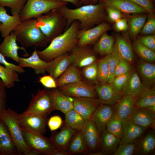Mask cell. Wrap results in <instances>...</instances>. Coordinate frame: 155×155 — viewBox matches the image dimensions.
<instances>
[{
	"label": "cell",
	"instance_id": "6da1fadb",
	"mask_svg": "<svg viewBox=\"0 0 155 155\" xmlns=\"http://www.w3.org/2000/svg\"><path fill=\"white\" fill-rule=\"evenodd\" d=\"M57 9L67 21L64 31L75 20L79 22L80 30H87L103 22L108 21L105 7L100 2L95 5H84L75 9H69L65 6Z\"/></svg>",
	"mask_w": 155,
	"mask_h": 155
},
{
	"label": "cell",
	"instance_id": "7a4b0ae2",
	"mask_svg": "<svg viewBox=\"0 0 155 155\" xmlns=\"http://www.w3.org/2000/svg\"><path fill=\"white\" fill-rule=\"evenodd\" d=\"M79 26L78 20L73 21L64 32L53 39L45 49L37 51L39 57L47 62L60 55L70 52L77 46Z\"/></svg>",
	"mask_w": 155,
	"mask_h": 155
},
{
	"label": "cell",
	"instance_id": "3957f363",
	"mask_svg": "<svg viewBox=\"0 0 155 155\" xmlns=\"http://www.w3.org/2000/svg\"><path fill=\"white\" fill-rule=\"evenodd\" d=\"M13 32L16 36V41L24 47L34 46L42 47L49 43L38 27L35 18L22 21Z\"/></svg>",
	"mask_w": 155,
	"mask_h": 155
},
{
	"label": "cell",
	"instance_id": "277c9868",
	"mask_svg": "<svg viewBox=\"0 0 155 155\" xmlns=\"http://www.w3.org/2000/svg\"><path fill=\"white\" fill-rule=\"evenodd\" d=\"M37 24L49 42L63 33L67 21L57 9H53L36 18Z\"/></svg>",
	"mask_w": 155,
	"mask_h": 155
},
{
	"label": "cell",
	"instance_id": "5b68a950",
	"mask_svg": "<svg viewBox=\"0 0 155 155\" xmlns=\"http://www.w3.org/2000/svg\"><path fill=\"white\" fill-rule=\"evenodd\" d=\"M10 108L0 112V119L7 126L16 147L18 155H31L32 150L26 143L20 126L16 117V113Z\"/></svg>",
	"mask_w": 155,
	"mask_h": 155
},
{
	"label": "cell",
	"instance_id": "8992f818",
	"mask_svg": "<svg viewBox=\"0 0 155 155\" xmlns=\"http://www.w3.org/2000/svg\"><path fill=\"white\" fill-rule=\"evenodd\" d=\"M68 3L57 0H27L19 14L21 21L38 17L53 9L67 6Z\"/></svg>",
	"mask_w": 155,
	"mask_h": 155
},
{
	"label": "cell",
	"instance_id": "52a82bcc",
	"mask_svg": "<svg viewBox=\"0 0 155 155\" xmlns=\"http://www.w3.org/2000/svg\"><path fill=\"white\" fill-rule=\"evenodd\" d=\"M32 98L28 107L22 115L47 117L55 110L49 90L46 89L39 90L35 95L32 94Z\"/></svg>",
	"mask_w": 155,
	"mask_h": 155
},
{
	"label": "cell",
	"instance_id": "ba28073f",
	"mask_svg": "<svg viewBox=\"0 0 155 155\" xmlns=\"http://www.w3.org/2000/svg\"><path fill=\"white\" fill-rule=\"evenodd\" d=\"M21 128L26 143L38 155H55L57 152L58 150L54 146L50 138L30 130Z\"/></svg>",
	"mask_w": 155,
	"mask_h": 155
},
{
	"label": "cell",
	"instance_id": "9c48e42d",
	"mask_svg": "<svg viewBox=\"0 0 155 155\" xmlns=\"http://www.w3.org/2000/svg\"><path fill=\"white\" fill-rule=\"evenodd\" d=\"M81 132L88 154L96 155L100 150V135L91 119L85 120Z\"/></svg>",
	"mask_w": 155,
	"mask_h": 155
},
{
	"label": "cell",
	"instance_id": "30bf717a",
	"mask_svg": "<svg viewBox=\"0 0 155 155\" xmlns=\"http://www.w3.org/2000/svg\"><path fill=\"white\" fill-rule=\"evenodd\" d=\"M110 29L107 22H104L90 28L79 30L77 34L78 42L77 46H82L95 43L104 33Z\"/></svg>",
	"mask_w": 155,
	"mask_h": 155
},
{
	"label": "cell",
	"instance_id": "8fae6325",
	"mask_svg": "<svg viewBox=\"0 0 155 155\" xmlns=\"http://www.w3.org/2000/svg\"><path fill=\"white\" fill-rule=\"evenodd\" d=\"M16 117L21 128L44 135L46 132L47 117L39 115H24L16 113Z\"/></svg>",
	"mask_w": 155,
	"mask_h": 155
},
{
	"label": "cell",
	"instance_id": "7c38bea8",
	"mask_svg": "<svg viewBox=\"0 0 155 155\" xmlns=\"http://www.w3.org/2000/svg\"><path fill=\"white\" fill-rule=\"evenodd\" d=\"M59 88L63 93L71 97L98 98L94 86L82 80Z\"/></svg>",
	"mask_w": 155,
	"mask_h": 155
},
{
	"label": "cell",
	"instance_id": "4fadbf2b",
	"mask_svg": "<svg viewBox=\"0 0 155 155\" xmlns=\"http://www.w3.org/2000/svg\"><path fill=\"white\" fill-rule=\"evenodd\" d=\"M88 45L77 46L70 52L71 65L84 67L96 61V53Z\"/></svg>",
	"mask_w": 155,
	"mask_h": 155
},
{
	"label": "cell",
	"instance_id": "5bb4252c",
	"mask_svg": "<svg viewBox=\"0 0 155 155\" xmlns=\"http://www.w3.org/2000/svg\"><path fill=\"white\" fill-rule=\"evenodd\" d=\"M127 120L146 129H154L155 112L135 106Z\"/></svg>",
	"mask_w": 155,
	"mask_h": 155
},
{
	"label": "cell",
	"instance_id": "9a60e30c",
	"mask_svg": "<svg viewBox=\"0 0 155 155\" xmlns=\"http://www.w3.org/2000/svg\"><path fill=\"white\" fill-rule=\"evenodd\" d=\"M73 99V109L86 120L90 119L94 112L101 104L98 98L71 97Z\"/></svg>",
	"mask_w": 155,
	"mask_h": 155
},
{
	"label": "cell",
	"instance_id": "2e32d148",
	"mask_svg": "<svg viewBox=\"0 0 155 155\" xmlns=\"http://www.w3.org/2000/svg\"><path fill=\"white\" fill-rule=\"evenodd\" d=\"M94 88L98 98L102 104L114 106L122 96L115 90L110 83H100L96 85Z\"/></svg>",
	"mask_w": 155,
	"mask_h": 155
},
{
	"label": "cell",
	"instance_id": "e0dca14e",
	"mask_svg": "<svg viewBox=\"0 0 155 155\" xmlns=\"http://www.w3.org/2000/svg\"><path fill=\"white\" fill-rule=\"evenodd\" d=\"M4 38L3 42L0 44V52L4 57L10 58L18 63L19 57L18 54V50L21 49L24 52V56L29 55L25 47L18 45L16 36L13 31Z\"/></svg>",
	"mask_w": 155,
	"mask_h": 155
},
{
	"label": "cell",
	"instance_id": "ac0fdd59",
	"mask_svg": "<svg viewBox=\"0 0 155 155\" xmlns=\"http://www.w3.org/2000/svg\"><path fill=\"white\" fill-rule=\"evenodd\" d=\"M115 112V106L101 104L94 112L91 119L100 135L106 130L107 122Z\"/></svg>",
	"mask_w": 155,
	"mask_h": 155
},
{
	"label": "cell",
	"instance_id": "d6986e66",
	"mask_svg": "<svg viewBox=\"0 0 155 155\" xmlns=\"http://www.w3.org/2000/svg\"><path fill=\"white\" fill-rule=\"evenodd\" d=\"M71 64V59L70 54L65 53L47 62L46 71L56 80Z\"/></svg>",
	"mask_w": 155,
	"mask_h": 155
},
{
	"label": "cell",
	"instance_id": "ffe728a7",
	"mask_svg": "<svg viewBox=\"0 0 155 155\" xmlns=\"http://www.w3.org/2000/svg\"><path fill=\"white\" fill-rule=\"evenodd\" d=\"M105 6L115 7L126 14L148 13L147 11L130 0H99Z\"/></svg>",
	"mask_w": 155,
	"mask_h": 155
},
{
	"label": "cell",
	"instance_id": "44dd1931",
	"mask_svg": "<svg viewBox=\"0 0 155 155\" xmlns=\"http://www.w3.org/2000/svg\"><path fill=\"white\" fill-rule=\"evenodd\" d=\"M77 131L65 124L59 132L53 134L49 138L57 150L67 151L71 141Z\"/></svg>",
	"mask_w": 155,
	"mask_h": 155
},
{
	"label": "cell",
	"instance_id": "7402d4cb",
	"mask_svg": "<svg viewBox=\"0 0 155 155\" xmlns=\"http://www.w3.org/2000/svg\"><path fill=\"white\" fill-rule=\"evenodd\" d=\"M21 21L19 14L10 16L5 7L0 6V32L2 37L9 35Z\"/></svg>",
	"mask_w": 155,
	"mask_h": 155
},
{
	"label": "cell",
	"instance_id": "603a6c76",
	"mask_svg": "<svg viewBox=\"0 0 155 155\" xmlns=\"http://www.w3.org/2000/svg\"><path fill=\"white\" fill-rule=\"evenodd\" d=\"M18 155L16 147L8 129L0 119V155Z\"/></svg>",
	"mask_w": 155,
	"mask_h": 155
},
{
	"label": "cell",
	"instance_id": "cb8c5ba5",
	"mask_svg": "<svg viewBox=\"0 0 155 155\" xmlns=\"http://www.w3.org/2000/svg\"><path fill=\"white\" fill-rule=\"evenodd\" d=\"M135 148L134 154L148 155L152 154L155 150V136L154 132L150 131L145 133L135 140Z\"/></svg>",
	"mask_w": 155,
	"mask_h": 155
},
{
	"label": "cell",
	"instance_id": "d4e9b609",
	"mask_svg": "<svg viewBox=\"0 0 155 155\" xmlns=\"http://www.w3.org/2000/svg\"><path fill=\"white\" fill-rule=\"evenodd\" d=\"M120 142V139L104 130L100 135V150L96 155H113Z\"/></svg>",
	"mask_w": 155,
	"mask_h": 155
},
{
	"label": "cell",
	"instance_id": "484cf974",
	"mask_svg": "<svg viewBox=\"0 0 155 155\" xmlns=\"http://www.w3.org/2000/svg\"><path fill=\"white\" fill-rule=\"evenodd\" d=\"M49 91L55 110L60 111L65 114L73 109V100L71 97L67 95L56 88L49 90Z\"/></svg>",
	"mask_w": 155,
	"mask_h": 155
},
{
	"label": "cell",
	"instance_id": "4316f807",
	"mask_svg": "<svg viewBox=\"0 0 155 155\" xmlns=\"http://www.w3.org/2000/svg\"><path fill=\"white\" fill-rule=\"evenodd\" d=\"M148 88L143 83L137 71L133 69L122 92V95H128L135 97Z\"/></svg>",
	"mask_w": 155,
	"mask_h": 155
},
{
	"label": "cell",
	"instance_id": "83f0119b",
	"mask_svg": "<svg viewBox=\"0 0 155 155\" xmlns=\"http://www.w3.org/2000/svg\"><path fill=\"white\" fill-rule=\"evenodd\" d=\"M18 65L24 68L30 67L34 69L36 74H44L46 71L47 62L42 59L38 55L35 48L32 55L25 58L19 57Z\"/></svg>",
	"mask_w": 155,
	"mask_h": 155
},
{
	"label": "cell",
	"instance_id": "f1b7e54d",
	"mask_svg": "<svg viewBox=\"0 0 155 155\" xmlns=\"http://www.w3.org/2000/svg\"><path fill=\"white\" fill-rule=\"evenodd\" d=\"M122 135L119 144L135 140L147 130L126 120L122 121Z\"/></svg>",
	"mask_w": 155,
	"mask_h": 155
},
{
	"label": "cell",
	"instance_id": "f546056e",
	"mask_svg": "<svg viewBox=\"0 0 155 155\" xmlns=\"http://www.w3.org/2000/svg\"><path fill=\"white\" fill-rule=\"evenodd\" d=\"M115 106L116 116L122 121L126 120L135 107V97L128 95H123Z\"/></svg>",
	"mask_w": 155,
	"mask_h": 155
},
{
	"label": "cell",
	"instance_id": "4dcf8cb0",
	"mask_svg": "<svg viewBox=\"0 0 155 155\" xmlns=\"http://www.w3.org/2000/svg\"><path fill=\"white\" fill-rule=\"evenodd\" d=\"M115 44L114 46L122 59L128 61L131 65L134 61V57L132 48L127 38L119 34L115 35Z\"/></svg>",
	"mask_w": 155,
	"mask_h": 155
},
{
	"label": "cell",
	"instance_id": "1f68e13d",
	"mask_svg": "<svg viewBox=\"0 0 155 155\" xmlns=\"http://www.w3.org/2000/svg\"><path fill=\"white\" fill-rule=\"evenodd\" d=\"M136 106L150 110L155 112V90L154 88H148L135 97Z\"/></svg>",
	"mask_w": 155,
	"mask_h": 155
},
{
	"label": "cell",
	"instance_id": "d6a6232c",
	"mask_svg": "<svg viewBox=\"0 0 155 155\" xmlns=\"http://www.w3.org/2000/svg\"><path fill=\"white\" fill-rule=\"evenodd\" d=\"M115 40V37L105 32L95 43L93 50L96 53L101 55H108L113 51Z\"/></svg>",
	"mask_w": 155,
	"mask_h": 155
},
{
	"label": "cell",
	"instance_id": "836d02e7",
	"mask_svg": "<svg viewBox=\"0 0 155 155\" xmlns=\"http://www.w3.org/2000/svg\"><path fill=\"white\" fill-rule=\"evenodd\" d=\"M137 67L144 84L148 88H152L155 81V64L142 60L139 62Z\"/></svg>",
	"mask_w": 155,
	"mask_h": 155
},
{
	"label": "cell",
	"instance_id": "e575fe53",
	"mask_svg": "<svg viewBox=\"0 0 155 155\" xmlns=\"http://www.w3.org/2000/svg\"><path fill=\"white\" fill-rule=\"evenodd\" d=\"M81 80V76L80 70L77 67L71 64L56 80L58 87Z\"/></svg>",
	"mask_w": 155,
	"mask_h": 155
},
{
	"label": "cell",
	"instance_id": "d590c367",
	"mask_svg": "<svg viewBox=\"0 0 155 155\" xmlns=\"http://www.w3.org/2000/svg\"><path fill=\"white\" fill-rule=\"evenodd\" d=\"M146 15L126 16L128 25V29L131 38L135 39L144 26L147 19Z\"/></svg>",
	"mask_w": 155,
	"mask_h": 155
},
{
	"label": "cell",
	"instance_id": "8d00e7d4",
	"mask_svg": "<svg viewBox=\"0 0 155 155\" xmlns=\"http://www.w3.org/2000/svg\"><path fill=\"white\" fill-rule=\"evenodd\" d=\"M65 115V124L75 130H81L85 120L80 113L73 109Z\"/></svg>",
	"mask_w": 155,
	"mask_h": 155
},
{
	"label": "cell",
	"instance_id": "74e56055",
	"mask_svg": "<svg viewBox=\"0 0 155 155\" xmlns=\"http://www.w3.org/2000/svg\"><path fill=\"white\" fill-rule=\"evenodd\" d=\"M17 72L14 70L3 67L0 64V78L6 88H10L15 86V82L20 81Z\"/></svg>",
	"mask_w": 155,
	"mask_h": 155
},
{
	"label": "cell",
	"instance_id": "f35d334b",
	"mask_svg": "<svg viewBox=\"0 0 155 155\" xmlns=\"http://www.w3.org/2000/svg\"><path fill=\"white\" fill-rule=\"evenodd\" d=\"M133 47L135 51L142 60L152 63L154 62L155 52L144 46L137 39L134 40Z\"/></svg>",
	"mask_w": 155,
	"mask_h": 155
},
{
	"label": "cell",
	"instance_id": "ab89813d",
	"mask_svg": "<svg viewBox=\"0 0 155 155\" xmlns=\"http://www.w3.org/2000/svg\"><path fill=\"white\" fill-rule=\"evenodd\" d=\"M67 151L70 155L77 153L88 154L82 138L81 130L77 131L73 136Z\"/></svg>",
	"mask_w": 155,
	"mask_h": 155
},
{
	"label": "cell",
	"instance_id": "60d3db41",
	"mask_svg": "<svg viewBox=\"0 0 155 155\" xmlns=\"http://www.w3.org/2000/svg\"><path fill=\"white\" fill-rule=\"evenodd\" d=\"M106 130L121 140L123 133L122 121L116 116L115 113L107 122Z\"/></svg>",
	"mask_w": 155,
	"mask_h": 155
},
{
	"label": "cell",
	"instance_id": "b9f144b4",
	"mask_svg": "<svg viewBox=\"0 0 155 155\" xmlns=\"http://www.w3.org/2000/svg\"><path fill=\"white\" fill-rule=\"evenodd\" d=\"M108 55V73L107 83H111L115 78L114 74L117 66L121 58L114 46L112 52Z\"/></svg>",
	"mask_w": 155,
	"mask_h": 155
},
{
	"label": "cell",
	"instance_id": "7bdbcfd3",
	"mask_svg": "<svg viewBox=\"0 0 155 155\" xmlns=\"http://www.w3.org/2000/svg\"><path fill=\"white\" fill-rule=\"evenodd\" d=\"M108 61L107 55L97 62L98 80L101 83H107L108 73Z\"/></svg>",
	"mask_w": 155,
	"mask_h": 155
},
{
	"label": "cell",
	"instance_id": "ee69618b",
	"mask_svg": "<svg viewBox=\"0 0 155 155\" xmlns=\"http://www.w3.org/2000/svg\"><path fill=\"white\" fill-rule=\"evenodd\" d=\"M27 0H0V6L8 7L12 15L20 14Z\"/></svg>",
	"mask_w": 155,
	"mask_h": 155
},
{
	"label": "cell",
	"instance_id": "f6af8a7d",
	"mask_svg": "<svg viewBox=\"0 0 155 155\" xmlns=\"http://www.w3.org/2000/svg\"><path fill=\"white\" fill-rule=\"evenodd\" d=\"M82 73L84 77L92 82L98 80L97 62L96 61L83 67Z\"/></svg>",
	"mask_w": 155,
	"mask_h": 155
},
{
	"label": "cell",
	"instance_id": "bcb514c9",
	"mask_svg": "<svg viewBox=\"0 0 155 155\" xmlns=\"http://www.w3.org/2000/svg\"><path fill=\"white\" fill-rule=\"evenodd\" d=\"M155 18L154 13L148 14L146 21L139 34L142 35L155 34Z\"/></svg>",
	"mask_w": 155,
	"mask_h": 155
},
{
	"label": "cell",
	"instance_id": "7dc6e473",
	"mask_svg": "<svg viewBox=\"0 0 155 155\" xmlns=\"http://www.w3.org/2000/svg\"><path fill=\"white\" fill-rule=\"evenodd\" d=\"M131 71L127 74L115 77L112 83H110L118 93L122 94L123 88L130 75Z\"/></svg>",
	"mask_w": 155,
	"mask_h": 155
},
{
	"label": "cell",
	"instance_id": "c3c4849f",
	"mask_svg": "<svg viewBox=\"0 0 155 155\" xmlns=\"http://www.w3.org/2000/svg\"><path fill=\"white\" fill-rule=\"evenodd\" d=\"M135 141L119 144L113 155H132L134 154L135 148Z\"/></svg>",
	"mask_w": 155,
	"mask_h": 155
},
{
	"label": "cell",
	"instance_id": "681fc988",
	"mask_svg": "<svg viewBox=\"0 0 155 155\" xmlns=\"http://www.w3.org/2000/svg\"><path fill=\"white\" fill-rule=\"evenodd\" d=\"M132 69L131 64L126 60L121 58L116 67L115 72V78L128 73Z\"/></svg>",
	"mask_w": 155,
	"mask_h": 155
},
{
	"label": "cell",
	"instance_id": "f907efd6",
	"mask_svg": "<svg viewBox=\"0 0 155 155\" xmlns=\"http://www.w3.org/2000/svg\"><path fill=\"white\" fill-rule=\"evenodd\" d=\"M105 7V6H104ZM108 21L115 22L124 17L123 14L119 9L113 7H105Z\"/></svg>",
	"mask_w": 155,
	"mask_h": 155
},
{
	"label": "cell",
	"instance_id": "816d5d0a",
	"mask_svg": "<svg viewBox=\"0 0 155 155\" xmlns=\"http://www.w3.org/2000/svg\"><path fill=\"white\" fill-rule=\"evenodd\" d=\"M137 39L144 46L151 50L155 51V35H142L137 36Z\"/></svg>",
	"mask_w": 155,
	"mask_h": 155
},
{
	"label": "cell",
	"instance_id": "f5cc1de1",
	"mask_svg": "<svg viewBox=\"0 0 155 155\" xmlns=\"http://www.w3.org/2000/svg\"><path fill=\"white\" fill-rule=\"evenodd\" d=\"M130 0L145 9L148 14L154 13V0Z\"/></svg>",
	"mask_w": 155,
	"mask_h": 155
},
{
	"label": "cell",
	"instance_id": "db71d44e",
	"mask_svg": "<svg viewBox=\"0 0 155 155\" xmlns=\"http://www.w3.org/2000/svg\"><path fill=\"white\" fill-rule=\"evenodd\" d=\"M38 82L46 88L54 89L57 87L56 80L50 75L40 77Z\"/></svg>",
	"mask_w": 155,
	"mask_h": 155
},
{
	"label": "cell",
	"instance_id": "11a10c76",
	"mask_svg": "<svg viewBox=\"0 0 155 155\" xmlns=\"http://www.w3.org/2000/svg\"><path fill=\"white\" fill-rule=\"evenodd\" d=\"M62 123L61 117L57 115L51 116L47 121L48 126L51 131H55L58 129L61 126Z\"/></svg>",
	"mask_w": 155,
	"mask_h": 155
},
{
	"label": "cell",
	"instance_id": "9f6ffc18",
	"mask_svg": "<svg viewBox=\"0 0 155 155\" xmlns=\"http://www.w3.org/2000/svg\"><path fill=\"white\" fill-rule=\"evenodd\" d=\"M6 87L0 78V112L6 110L7 95Z\"/></svg>",
	"mask_w": 155,
	"mask_h": 155
},
{
	"label": "cell",
	"instance_id": "6f0895ef",
	"mask_svg": "<svg viewBox=\"0 0 155 155\" xmlns=\"http://www.w3.org/2000/svg\"><path fill=\"white\" fill-rule=\"evenodd\" d=\"M5 57L0 52V63L3 65L5 67L14 70L18 73L21 74L25 72V70L23 68L9 63L6 60Z\"/></svg>",
	"mask_w": 155,
	"mask_h": 155
},
{
	"label": "cell",
	"instance_id": "680465c9",
	"mask_svg": "<svg viewBox=\"0 0 155 155\" xmlns=\"http://www.w3.org/2000/svg\"><path fill=\"white\" fill-rule=\"evenodd\" d=\"M114 28L117 32L125 31L128 30L127 19L125 16L115 22Z\"/></svg>",
	"mask_w": 155,
	"mask_h": 155
},
{
	"label": "cell",
	"instance_id": "91938a15",
	"mask_svg": "<svg viewBox=\"0 0 155 155\" xmlns=\"http://www.w3.org/2000/svg\"><path fill=\"white\" fill-rule=\"evenodd\" d=\"M70 3L73 4L75 6L78 7L82 5L81 3L78 0H57Z\"/></svg>",
	"mask_w": 155,
	"mask_h": 155
},
{
	"label": "cell",
	"instance_id": "94428289",
	"mask_svg": "<svg viewBox=\"0 0 155 155\" xmlns=\"http://www.w3.org/2000/svg\"><path fill=\"white\" fill-rule=\"evenodd\" d=\"M70 154L67 151L62 150H58L57 152L55 155H70Z\"/></svg>",
	"mask_w": 155,
	"mask_h": 155
},
{
	"label": "cell",
	"instance_id": "6125c7cd",
	"mask_svg": "<svg viewBox=\"0 0 155 155\" xmlns=\"http://www.w3.org/2000/svg\"><path fill=\"white\" fill-rule=\"evenodd\" d=\"M82 5H87L90 4V0H78Z\"/></svg>",
	"mask_w": 155,
	"mask_h": 155
},
{
	"label": "cell",
	"instance_id": "be15d7a7",
	"mask_svg": "<svg viewBox=\"0 0 155 155\" xmlns=\"http://www.w3.org/2000/svg\"><path fill=\"white\" fill-rule=\"evenodd\" d=\"M99 0H90V4L95 5L97 4Z\"/></svg>",
	"mask_w": 155,
	"mask_h": 155
},
{
	"label": "cell",
	"instance_id": "e7e4bbea",
	"mask_svg": "<svg viewBox=\"0 0 155 155\" xmlns=\"http://www.w3.org/2000/svg\"><path fill=\"white\" fill-rule=\"evenodd\" d=\"M1 24V23L0 22V25Z\"/></svg>",
	"mask_w": 155,
	"mask_h": 155
}]
</instances>
